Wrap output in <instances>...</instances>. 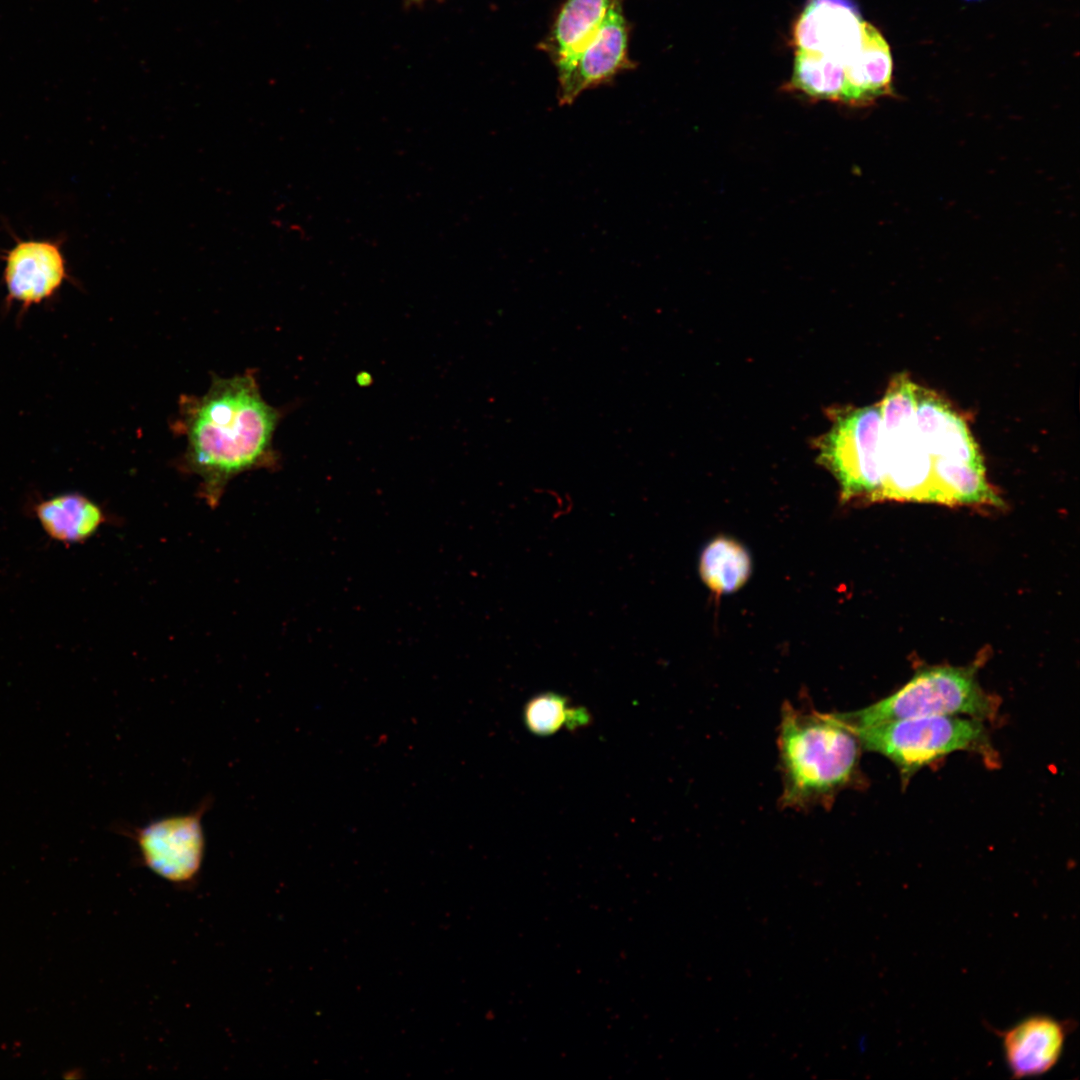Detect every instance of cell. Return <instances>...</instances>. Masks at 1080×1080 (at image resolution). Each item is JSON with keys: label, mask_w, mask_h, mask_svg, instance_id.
Returning a JSON list of instances; mask_svg holds the SVG:
<instances>
[{"label": "cell", "mask_w": 1080, "mask_h": 1080, "mask_svg": "<svg viewBox=\"0 0 1080 1080\" xmlns=\"http://www.w3.org/2000/svg\"><path fill=\"white\" fill-rule=\"evenodd\" d=\"M524 721L532 733L548 736L563 726L575 728L585 724L588 715L583 709L569 707L566 697L548 692L536 695L528 701L524 709Z\"/></svg>", "instance_id": "19"}, {"label": "cell", "mask_w": 1080, "mask_h": 1080, "mask_svg": "<svg viewBox=\"0 0 1080 1080\" xmlns=\"http://www.w3.org/2000/svg\"><path fill=\"white\" fill-rule=\"evenodd\" d=\"M865 22L852 0H809L794 25V45L827 56L844 69L861 48Z\"/></svg>", "instance_id": "8"}, {"label": "cell", "mask_w": 1080, "mask_h": 1080, "mask_svg": "<svg viewBox=\"0 0 1080 1080\" xmlns=\"http://www.w3.org/2000/svg\"><path fill=\"white\" fill-rule=\"evenodd\" d=\"M933 473L945 504L1000 503L985 478V468L945 458H934Z\"/></svg>", "instance_id": "17"}, {"label": "cell", "mask_w": 1080, "mask_h": 1080, "mask_svg": "<svg viewBox=\"0 0 1080 1080\" xmlns=\"http://www.w3.org/2000/svg\"><path fill=\"white\" fill-rule=\"evenodd\" d=\"M892 58L883 35L865 22L860 50L844 69L841 103L863 106L891 92Z\"/></svg>", "instance_id": "13"}, {"label": "cell", "mask_w": 1080, "mask_h": 1080, "mask_svg": "<svg viewBox=\"0 0 1080 1080\" xmlns=\"http://www.w3.org/2000/svg\"><path fill=\"white\" fill-rule=\"evenodd\" d=\"M623 2L608 13L594 37L563 69L558 71L559 102L571 104L583 91L632 68L628 58V30Z\"/></svg>", "instance_id": "9"}, {"label": "cell", "mask_w": 1080, "mask_h": 1080, "mask_svg": "<svg viewBox=\"0 0 1080 1080\" xmlns=\"http://www.w3.org/2000/svg\"><path fill=\"white\" fill-rule=\"evenodd\" d=\"M862 746L840 712L800 709L785 702L777 730L783 809L832 807L859 777Z\"/></svg>", "instance_id": "2"}, {"label": "cell", "mask_w": 1080, "mask_h": 1080, "mask_svg": "<svg viewBox=\"0 0 1080 1080\" xmlns=\"http://www.w3.org/2000/svg\"><path fill=\"white\" fill-rule=\"evenodd\" d=\"M34 514L51 539L66 545L87 541L111 520L99 504L76 492L38 502Z\"/></svg>", "instance_id": "14"}, {"label": "cell", "mask_w": 1080, "mask_h": 1080, "mask_svg": "<svg viewBox=\"0 0 1080 1080\" xmlns=\"http://www.w3.org/2000/svg\"><path fill=\"white\" fill-rule=\"evenodd\" d=\"M1072 1023L1049 1015H1031L999 1031L1004 1059L1013 1078L1047 1073L1062 1056Z\"/></svg>", "instance_id": "11"}, {"label": "cell", "mask_w": 1080, "mask_h": 1080, "mask_svg": "<svg viewBox=\"0 0 1080 1080\" xmlns=\"http://www.w3.org/2000/svg\"><path fill=\"white\" fill-rule=\"evenodd\" d=\"M998 702L987 694L976 678L975 666H930L915 672L900 689L853 712L842 713L854 728L888 721L926 716L967 715L977 720L992 719Z\"/></svg>", "instance_id": "3"}, {"label": "cell", "mask_w": 1080, "mask_h": 1080, "mask_svg": "<svg viewBox=\"0 0 1080 1080\" xmlns=\"http://www.w3.org/2000/svg\"><path fill=\"white\" fill-rule=\"evenodd\" d=\"M66 278V260L55 241L20 240L5 256L3 279L8 299L23 308L53 296Z\"/></svg>", "instance_id": "10"}, {"label": "cell", "mask_w": 1080, "mask_h": 1080, "mask_svg": "<svg viewBox=\"0 0 1080 1080\" xmlns=\"http://www.w3.org/2000/svg\"><path fill=\"white\" fill-rule=\"evenodd\" d=\"M916 384L905 374L890 382L879 403L884 482L881 500L945 504L933 473V458L915 418Z\"/></svg>", "instance_id": "4"}, {"label": "cell", "mask_w": 1080, "mask_h": 1080, "mask_svg": "<svg viewBox=\"0 0 1080 1080\" xmlns=\"http://www.w3.org/2000/svg\"><path fill=\"white\" fill-rule=\"evenodd\" d=\"M699 572L712 592L731 593L742 587L749 578L751 559L746 549L735 540L717 537L703 549Z\"/></svg>", "instance_id": "16"}, {"label": "cell", "mask_w": 1080, "mask_h": 1080, "mask_svg": "<svg viewBox=\"0 0 1080 1080\" xmlns=\"http://www.w3.org/2000/svg\"><path fill=\"white\" fill-rule=\"evenodd\" d=\"M281 418L248 371L214 376L204 395L181 397L179 425L187 439L181 467L200 478V497L208 506L217 507L237 475L279 466L273 436Z\"/></svg>", "instance_id": "1"}, {"label": "cell", "mask_w": 1080, "mask_h": 1080, "mask_svg": "<svg viewBox=\"0 0 1080 1080\" xmlns=\"http://www.w3.org/2000/svg\"><path fill=\"white\" fill-rule=\"evenodd\" d=\"M214 802L207 794L191 810L161 816L143 825L118 824L115 832L135 846L140 864L176 888H191L199 879L205 854L203 819Z\"/></svg>", "instance_id": "7"}, {"label": "cell", "mask_w": 1080, "mask_h": 1080, "mask_svg": "<svg viewBox=\"0 0 1080 1080\" xmlns=\"http://www.w3.org/2000/svg\"><path fill=\"white\" fill-rule=\"evenodd\" d=\"M915 418L920 437L933 459L945 458L985 468L964 419L935 392L918 385Z\"/></svg>", "instance_id": "12"}, {"label": "cell", "mask_w": 1080, "mask_h": 1080, "mask_svg": "<svg viewBox=\"0 0 1080 1080\" xmlns=\"http://www.w3.org/2000/svg\"><path fill=\"white\" fill-rule=\"evenodd\" d=\"M853 729L863 749L887 757L905 778L950 753L987 744L982 721L958 716L916 717Z\"/></svg>", "instance_id": "6"}, {"label": "cell", "mask_w": 1080, "mask_h": 1080, "mask_svg": "<svg viewBox=\"0 0 1080 1080\" xmlns=\"http://www.w3.org/2000/svg\"><path fill=\"white\" fill-rule=\"evenodd\" d=\"M842 65L818 52L796 50L790 89L816 99L841 102Z\"/></svg>", "instance_id": "18"}, {"label": "cell", "mask_w": 1080, "mask_h": 1080, "mask_svg": "<svg viewBox=\"0 0 1080 1080\" xmlns=\"http://www.w3.org/2000/svg\"><path fill=\"white\" fill-rule=\"evenodd\" d=\"M623 0H567L544 43L557 70L567 66L594 37L610 10Z\"/></svg>", "instance_id": "15"}, {"label": "cell", "mask_w": 1080, "mask_h": 1080, "mask_svg": "<svg viewBox=\"0 0 1080 1080\" xmlns=\"http://www.w3.org/2000/svg\"><path fill=\"white\" fill-rule=\"evenodd\" d=\"M830 427L815 441L817 461L839 483L843 500H881L884 482L879 404L829 410Z\"/></svg>", "instance_id": "5"}, {"label": "cell", "mask_w": 1080, "mask_h": 1080, "mask_svg": "<svg viewBox=\"0 0 1080 1080\" xmlns=\"http://www.w3.org/2000/svg\"><path fill=\"white\" fill-rule=\"evenodd\" d=\"M430 1L442 2L444 0H403V3H404V6L406 8H412V7H422L423 5H425L426 3L430 2Z\"/></svg>", "instance_id": "20"}]
</instances>
